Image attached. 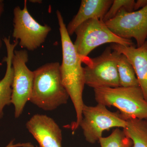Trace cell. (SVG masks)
I'll return each mask as SVG.
<instances>
[{
	"label": "cell",
	"instance_id": "obj_3",
	"mask_svg": "<svg viewBox=\"0 0 147 147\" xmlns=\"http://www.w3.org/2000/svg\"><path fill=\"white\" fill-rule=\"evenodd\" d=\"M94 90L97 103L117 108L125 120H147V101L140 87L102 88Z\"/></svg>",
	"mask_w": 147,
	"mask_h": 147
},
{
	"label": "cell",
	"instance_id": "obj_16",
	"mask_svg": "<svg viewBox=\"0 0 147 147\" xmlns=\"http://www.w3.org/2000/svg\"><path fill=\"white\" fill-rule=\"evenodd\" d=\"M98 142L101 147H131L133 145L131 139L119 128L113 130L108 137H101Z\"/></svg>",
	"mask_w": 147,
	"mask_h": 147
},
{
	"label": "cell",
	"instance_id": "obj_2",
	"mask_svg": "<svg viewBox=\"0 0 147 147\" xmlns=\"http://www.w3.org/2000/svg\"><path fill=\"white\" fill-rule=\"evenodd\" d=\"M60 65L57 62L49 63L34 71L30 101L44 111L56 110L69 98L62 81Z\"/></svg>",
	"mask_w": 147,
	"mask_h": 147
},
{
	"label": "cell",
	"instance_id": "obj_14",
	"mask_svg": "<svg viewBox=\"0 0 147 147\" xmlns=\"http://www.w3.org/2000/svg\"><path fill=\"white\" fill-rule=\"evenodd\" d=\"M125 133L133 143L131 147H147V120L130 119L127 120Z\"/></svg>",
	"mask_w": 147,
	"mask_h": 147
},
{
	"label": "cell",
	"instance_id": "obj_22",
	"mask_svg": "<svg viewBox=\"0 0 147 147\" xmlns=\"http://www.w3.org/2000/svg\"><path fill=\"white\" fill-rule=\"evenodd\" d=\"M146 41L147 42V38H146Z\"/></svg>",
	"mask_w": 147,
	"mask_h": 147
},
{
	"label": "cell",
	"instance_id": "obj_23",
	"mask_svg": "<svg viewBox=\"0 0 147 147\" xmlns=\"http://www.w3.org/2000/svg\"></svg>",
	"mask_w": 147,
	"mask_h": 147
},
{
	"label": "cell",
	"instance_id": "obj_19",
	"mask_svg": "<svg viewBox=\"0 0 147 147\" xmlns=\"http://www.w3.org/2000/svg\"><path fill=\"white\" fill-rule=\"evenodd\" d=\"M147 5V0H137L135 1L134 11L144 8Z\"/></svg>",
	"mask_w": 147,
	"mask_h": 147
},
{
	"label": "cell",
	"instance_id": "obj_11",
	"mask_svg": "<svg viewBox=\"0 0 147 147\" xmlns=\"http://www.w3.org/2000/svg\"><path fill=\"white\" fill-rule=\"evenodd\" d=\"M110 47L120 54L125 55L135 71L139 86L147 101V42L141 47L125 46L113 43Z\"/></svg>",
	"mask_w": 147,
	"mask_h": 147
},
{
	"label": "cell",
	"instance_id": "obj_8",
	"mask_svg": "<svg viewBox=\"0 0 147 147\" xmlns=\"http://www.w3.org/2000/svg\"><path fill=\"white\" fill-rule=\"evenodd\" d=\"M28 54L26 50H15L12 58L13 70L11 104L14 108V117L19 118L30 101L33 84L34 71L27 66Z\"/></svg>",
	"mask_w": 147,
	"mask_h": 147
},
{
	"label": "cell",
	"instance_id": "obj_1",
	"mask_svg": "<svg viewBox=\"0 0 147 147\" xmlns=\"http://www.w3.org/2000/svg\"><path fill=\"white\" fill-rule=\"evenodd\" d=\"M59 26L62 49V62L60 65L62 81L74 106L76 121L71 124L75 131L79 127L82 119L84 105L83 94L85 85L84 67L82 58L76 51L67 30L66 26L60 11H56Z\"/></svg>",
	"mask_w": 147,
	"mask_h": 147
},
{
	"label": "cell",
	"instance_id": "obj_18",
	"mask_svg": "<svg viewBox=\"0 0 147 147\" xmlns=\"http://www.w3.org/2000/svg\"><path fill=\"white\" fill-rule=\"evenodd\" d=\"M14 140H11L5 147H34L31 143H18L15 144Z\"/></svg>",
	"mask_w": 147,
	"mask_h": 147
},
{
	"label": "cell",
	"instance_id": "obj_17",
	"mask_svg": "<svg viewBox=\"0 0 147 147\" xmlns=\"http://www.w3.org/2000/svg\"><path fill=\"white\" fill-rule=\"evenodd\" d=\"M135 1L134 0H114L104 16L102 21L104 22L114 18L117 13L122 9L126 11H134Z\"/></svg>",
	"mask_w": 147,
	"mask_h": 147
},
{
	"label": "cell",
	"instance_id": "obj_10",
	"mask_svg": "<svg viewBox=\"0 0 147 147\" xmlns=\"http://www.w3.org/2000/svg\"><path fill=\"white\" fill-rule=\"evenodd\" d=\"M26 127L39 145V147H62V132L53 118L36 114L27 122Z\"/></svg>",
	"mask_w": 147,
	"mask_h": 147
},
{
	"label": "cell",
	"instance_id": "obj_12",
	"mask_svg": "<svg viewBox=\"0 0 147 147\" xmlns=\"http://www.w3.org/2000/svg\"><path fill=\"white\" fill-rule=\"evenodd\" d=\"M113 0H82L78 12L66 26L70 36L81 24L91 19L103 20Z\"/></svg>",
	"mask_w": 147,
	"mask_h": 147
},
{
	"label": "cell",
	"instance_id": "obj_15",
	"mask_svg": "<svg viewBox=\"0 0 147 147\" xmlns=\"http://www.w3.org/2000/svg\"><path fill=\"white\" fill-rule=\"evenodd\" d=\"M120 86L139 87L134 69L125 55L120 54L117 60Z\"/></svg>",
	"mask_w": 147,
	"mask_h": 147
},
{
	"label": "cell",
	"instance_id": "obj_4",
	"mask_svg": "<svg viewBox=\"0 0 147 147\" xmlns=\"http://www.w3.org/2000/svg\"><path fill=\"white\" fill-rule=\"evenodd\" d=\"M74 33L76 37L74 44L82 61L96 48L105 43L134 46L131 40L116 35L100 19H91L86 21L77 28Z\"/></svg>",
	"mask_w": 147,
	"mask_h": 147
},
{
	"label": "cell",
	"instance_id": "obj_20",
	"mask_svg": "<svg viewBox=\"0 0 147 147\" xmlns=\"http://www.w3.org/2000/svg\"><path fill=\"white\" fill-rule=\"evenodd\" d=\"M4 5L3 1H1V0H0V18H1V16L2 14L4 11ZM2 44V40H1V37H0V49H1V47ZM1 65V63H0V65Z\"/></svg>",
	"mask_w": 147,
	"mask_h": 147
},
{
	"label": "cell",
	"instance_id": "obj_5",
	"mask_svg": "<svg viewBox=\"0 0 147 147\" xmlns=\"http://www.w3.org/2000/svg\"><path fill=\"white\" fill-rule=\"evenodd\" d=\"M119 55L108 47L100 56L82 60L87 65L84 67L85 85L94 89L120 87L117 69Z\"/></svg>",
	"mask_w": 147,
	"mask_h": 147
},
{
	"label": "cell",
	"instance_id": "obj_6",
	"mask_svg": "<svg viewBox=\"0 0 147 147\" xmlns=\"http://www.w3.org/2000/svg\"><path fill=\"white\" fill-rule=\"evenodd\" d=\"M127 121L120 113L112 112L107 107L98 103L95 106L84 104L82 111V119L79 127L87 142L94 144L102 137L103 131L110 129L125 128Z\"/></svg>",
	"mask_w": 147,
	"mask_h": 147
},
{
	"label": "cell",
	"instance_id": "obj_7",
	"mask_svg": "<svg viewBox=\"0 0 147 147\" xmlns=\"http://www.w3.org/2000/svg\"><path fill=\"white\" fill-rule=\"evenodd\" d=\"M13 14L12 36L15 40L24 50H36L45 42L52 30L51 27L41 25L35 20L28 10L26 0L24 1V8L16 7Z\"/></svg>",
	"mask_w": 147,
	"mask_h": 147
},
{
	"label": "cell",
	"instance_id": "obj_9",
	"mask_svg": "<svg viewBox=\"0 0 147 147\" xmlns=\"http://www.w3.org/2000/svg\"><path fill=\"white\" fill-rule=\"evenodd\" d=\"M105 23L116 35L125 39L134 38L137 47H141L147 37V5L130 12L121 9L114 18Z\"/></svg>",
	"mask_w": 147,
	"mask_h": 147
},
{
	"label": "cell",
	"instance_id": "obj_13",
	"mask_svg": "<svg viewBox=\"0 0 147 147\" xmlns=\"http://www.w3.org/2000/svg\"><path fill=\"white\" fill-rule=\"evenodd\" d=\"M3 40L6 48L7 56L3 61L6 63L7 67L5 76L0 81V119L3 117L4 108L11 104L13 76L12 60L15 48L18 44V41L16 40L12 43L11 42L10 36L5 37Z\"/></svg>",
	"mask_w": 147,
	"mask_h": 147
},
{
	"label": "cell",
	"instance_id": "obj_21",
	"mask_svg": "<svg viewBox=\"0 0 147 147\" xmlns=\"http://www.w3.org/2000/svg\"><path fill=\"white\" fill-rule=\"evenodd\" d=\"M29 1L33 3H41L42 2V1H40V0H32V1Z\"/></svg>",
	"mask_w": 147,
	"mask_h": 147
}]
</instances>
